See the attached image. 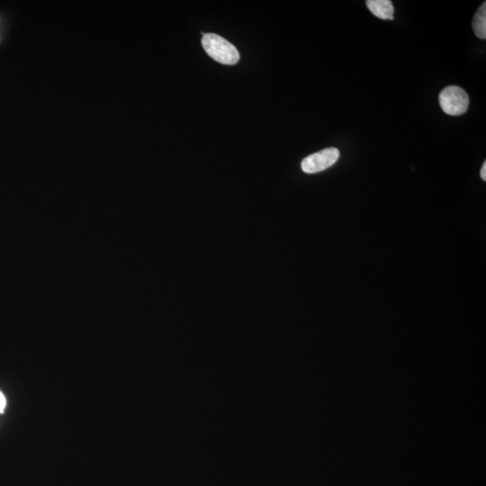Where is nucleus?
<instances>
[{
    "mask_svg": "<svg viewBox=\"0 0 486 486\" xmlns=\"http://www.w3.org/2000/svg\"><path fill=\"white\" fill-rule=\"evenodd\" d=\"M202 45L207 55L217 62L234 65L239 62L240 53L236 47L216 33H204Z\"/></svg>",
    "mask_w": 486,
    "mask_h": 486,
    "instance_id": "f257e3e1",
    "label": "nucleus"
},
{
    "mask_svg": "<svg viewBox=\"0 0 486 486\" xmlns=\"http://www.w3.org/2000/svg\"><path fill=\"white\" fill-rule=\"evenodd\" d=\"M438 102L444 113L449 116H461L468 111L469 96L463 89L458 86L445 88L438 96Z\"/></svg>",
    "mask_w": 486,
    "mask_h": 486,
    "instance_id": "f03ea898",
    "label": "nucleus"
},
{
    "mask_svg": "<svg viewBox=\"0 0 486 486\" xmlns=\"http://www.w3.org/2000/svg\"><path fill=\"white\" fill-rule=\"evenodd\" d=\"M340 159V150L334 147H330L321 150L319 153L311 154L304 158L301 163L302 170L308 174H314L329 169Z\"/></svg>",
    "mask_w": 486,
    "mask_h": 486,
    "instance_id": "7ed1b4c3",
    "label": "nucleus"
},
{
    "mask_svg": "<svg viewBox=\"0 0 486 486\" xmlns=\"http://www.w3.org/2000/svg\"><path fill=\"white\" fill-rule=\"evenodd\" d=\"M368 9L377 18L383 20H393L394 8L390 0H368Z\"/></svg>",
    "mask_w": 486,
    "mask_h": 486,
    "instance_id": "20e7f679",
    "label": "nucleus"
},
{
    "mask_svg": "<svg viewBox=\"0 0 486 486\" xmlns=\"http://www.w3.org/2000/svg\"><path fill=\"white\" fill-rule=\"evenodd\" d=\"M473 30L478 38H486V3L484 2L473 19Z\"/></svg>",
    "mask_w": 486,
    "mask_h": 486,
    "instance_id": "39448f33",
    "label": "nucleus"
},
{
    "mask_svg": "<svg viewBox=\"0 0 486 486\" xmlns=\"http://www.w3.org/2000/svg\"><path fill=\"white\" fill-rule=\"evenodd\" d=\"M6 407V398L4 394L0 392V414L4 412Z\"/></svg>",
    "mask_w": 486,
    "mask_h": 486,
    "instance_id": "423d86ee",
    "label": "nucleus"
},
{
    "mask_svg": "<svg viewBox=\"0 0 486 486\" xmlns=\"http://www.w3.org/2000/svg\"><path fill=\"white\" fill-rule=\"evenodd\" d=\"M481 179L486 181V162L482 164V167L480 172Z\"/></svg>",
    "mask_w": 486,
    "mask_h": 486,
    "instance_id": "0eeeda50",
    "label": "nucleus"
}]
</instances>
